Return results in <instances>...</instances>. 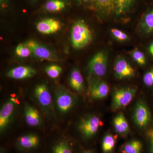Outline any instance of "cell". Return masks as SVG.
I'll list each match as a JSON object with an SVG mask.
<instances>
[{"instance_id":"e575fe53","label":"cell","mask_w":153,"mask_h":153,"mask_svg":"<svg viewBox=\"0 0 153 153\" xmlns=\"http://www.w3.org/2000/svg\"><path fill=\"white\" fill-rule=\"evenodd\" d=\"M32 2H37L38 1H40V0H31Z\"/></svg>"},{"instance_id":"484cf974","label":"cell","mask_w":153,"mask_h":153,"mask_svg":"<svg viewBox=\"0 0 153 153\" xmlns=\"http://www.w3.org/2000/svg\"><path fill=\"white\" fill-rule=\"evenodd\" d=\"M135 0H117V15H120L126 13L131 7Z\"/></svg>"},{"instance_id":"7402d4cb","label":"cell","mask_w":153,"mask_h":153,"mask_svg":"<svg viewBox=\"0 0 153 153\" xmlns=\"http://www.w3.org/2000/svg\"><path fill=\"white\" fill-rule=\"evenodd\" d=\"M52 153H73L72 147L66 140L56 143L52 148Z\"/></svg>"},{"instance_id":"8fae6325","label":"cell","mask_w":153,"mask_h":153,"mask_svg":"<svg viewBox=\"0 0 153 153\" xmlns=\"http://www.w3.org/2000/svg\"><path fill=\"white\" fill-rule=\"evenodd\" d=\"M61 24L59 20L53 18H46L39 21L36 25V29L44 35L54 34L60 30Z\"/></svg>"},{"instance_id":"4fadbf2b","label":"cell","mask_w":153,"mask_h":153,"mask_svg":"<svg viewBox=\"0 0 153 153\" xmlns=\"http://www.w3.org/2000/svg\"><path fill=\"white\" fill-rule=\"evenodd\" d=\"M36 73L35 69L30 66H19L9 70L6 76L11 79H23L33 77Z\"/></svg>"},{"instance_id":"9a60e30c","label":"cell","mask_w":153,"mask_h":153,"mask_svg":"<svg viewBox=\"0 0 153 153\" xmlns=\"http://www.w3.org/2000/svg\"><path fill=\"white\" fill-rule=\"evenodd\" d=\"M40 140L35 134H27L19 137L17 140V146L24 150H30L36 149L39 146Z\"/></svg>"},{"instance_id":"2e32d148","label":"cell","mask_w":153,"mask_h":153,"mask_svg":"<svg viewBox=\"0 0 153 153\" xmlns=\"http://www.w3.org/2000/svg\"><path fill=\"white\" fill-rule=\"evenodd\" d=\"M25 116L26 123L30 126L36 127L42 123V118L38 110L29 105H25Z\"/></svg>"},{"instance_id":"f1b7e54d","label":"cell","mask_w":153,"mask_h":153,"mask_svg":"<svg viewBox=\"0 0 153 153\" xmlns=\"http://www.w3.org/2000/svg\"><path fill=\"white\" fill-rule=\"evenodd\" d=\"M143 81L148 87L153 86V68L145 73L143 77Z\"/></svg>"},{"instance_id":"d6986e66","label":"cell","mask_w":153,"mask_h":153,"mask_svg":"<svg viewBox=\"0 0 153 153\" xmlns=\"http://www.w3.org/2000/svg\"><path fill=\"white\" fill-rule=\"evenodd\" d=\"M113 124L115 131L118 134L125 135L129 131L128 123L123 114H119L115 117Z\"/></svg>"},{"instance_id":"83f0119b","label":"cell","mask_w":153,"mask_h":153,"mask_svg":"<svg viewBox=\"0 0 153 153\" xmlns=\"http://www.w3.org/2000/svg\"><path fill=\"white\" fill-rule=\"evenodd\" d=\"M111 32L113 36L117 41L124 42L128 40L129 37L128 35L119 29L113 28L111 30Z\"/></svg>"},{"instance_id":"7a4b0ae2","label":"cell","mask_w":153,"mask_h":153,"mask_svg":"<svg viewBox=\"0 0 153 153\" xmlns=\"http://www.w3.org/2000/svg\"><path fill=\"white\" fill-rule=\"evenodd\" d=\"M137 92L135 87L121 88L115 89L112 96L111 108L114 111L124 108L131 102Z\"/></svg>"},{"instance_id":"836d02e7","label":"cell","mask_w":153,"mask_h":153,"mask_svg":"<svg viewBox=\"0 0 153 153\" xmlns=\"http://www.w3.org/2000/svg\"><path fill=\"white\" fill-rule=\"evenodd\" d=\"M153 139L152 141V152H153V135L152 136Z\"/></svg>"},{"instance_id":"d6a6232c","label":"cell","mask_w":153,"mask_h":153,"mask_svg":"<svg viewBox=\"0 0 153 153\" xmlns=\"http://www.w3.org/2000/svg\"><path fill=\"white\" fill-rule=\"evenodd\" d=\"M9 100L16 105L17 103H19V101H18V100H17L16 98H15V97H12Z\"/></svg>"},{"instance_id":"f546056e","label":"cell","mask_w":153,"mask_h":153,"mask_svg":"<svg viewBox=\"0 0 153 153\" xmlns=\"http://www.w3.org/2000/svg\"><path fill=\"white\" fill-rule=\"evenodd\" d=\"M10 0H0L1 9L2 10H5L8 8L10 5Z\"/></svg>"},{"instance_id":"5bb4252c","label":"cell","mask_w":153,"mask_h":153,"mask_svg":"<svg viewBox=\"0 0 153 153\" xmlns=\"http://www.w3.org/2000/svg\"><path fill=\"white\" fill-rule=\"evenodd\" d=\"M92 5L95 10L104 15L116 14L117 10V0H95Z\"/></svg>"},{"instance_id":"5b68a950","label":"cell","mask_w":153,"mask_h":153,"mask_svg":"<svg viewBox=\"0 0 153 153\" xmlns=\"http://www.w3.org/2000/svg\"><path fill=\"white\" fill-rule=\"evenodd\" d=\"M108 56L105 51L97 52L91 59L88 70L91 75L101 77L105 74L107 69Z\"/></svg>"},{"instance_id":"6da1fadb","label":"cell","mask_w":153,"mask_h":153,"mask_svg":"<svg viewBox=\"0 0 153 153\" xmlns=\"http://www.w3.org/2000/svg\"><path fill=\"white\" fill-rule=\"evenodd\" d=\"M71 36L73 47L76 49L87 47L93 40L91 31L82 20H78L74 23L71 28Z\"/></svg>"},{"instance_id":"4316f807","label":"cell","mask_w":153,"mask_h":153,"mask_svg":"<svg viewBox=\"0 0 153 153\" xmlns=\"http://www.w3.org/2000/svg\"><path fill=\"white\" fill-rule=\"evenodd\" d=\"M16 54L22 58H27L31 55L32 52L29 47L25 44H19L15 50Z\"/></svg>"},{"instance_id":"cb8c5ba5","label":"cell","mask_w":153,"mask_h":153,"mask_svg":"<svg viewBox=\"0 0 153 153\" xmlns=\"http://www.w3.org/2000/svg\"><path fill=\"white\" fill-rule=\"evenodd\" d=\"M130 55L135 62L140 66H144L146 63V56L139 49H134L131 51Z\"/></svg>"},{"instance_id":"52a82bcc","label":"cell","mask_w":153,"mask_h":153,"mask_svg":"<svg viewBox=\"0 0 153 153\" xmlns=\"http://www.w3.org/2000/svg\"><path fill=\"white\" fill-rule=\"evenodd\" d=\"M109 91V88L106 82L99 78L90 80L89 83V95L94 100H101L105 98Z\"/></svg>"},{"instance_id":"9c48e42d","label":"cell","mask_w":153,"mask_h":153,"mask_svg":"<svg viewBox=\"0 0 153 153\" xmlns=\"http://www.w3.org/2000/svg\"><path fill=\"white\" fill-rule=\"evenodd\" d=\"M114 69L115 75L118 79H128L135 75L134 69L123 57H119L117 59Z\"/></svg>"},{"instance_id":"7c38bea8","label":"cell","mask_w":153,"mask_h":153,"mask_svg":"<svg viewBox=\"0 0 153 153\" xmlns=\"http://www.w3.org/2000/svg\"><path fill=\"white\" fill-rule=\"evenodd\" d=\"M34 96L39 104L44 108H49L52 103V97L46 84L37 85L34 90Z\"/></svg>"},{"instance_id":"e0dca14e","label":"cell","mask_w":153,"mask_h":153,"mask_svg":"<svg viewBox=\"0 0 153 153\" xmlns=\"http://www.w3.org/2000/svg\"><path fill=\"white\" fill-rule=\"evenodd\" d=\"M69 85L71 88L78 92H81L84 89V79L81 72L77 68H74L71 71L69 78Z\"/></svg>"},{"instance_id":"1f68e13d","label":"cell","mask_w":153,"mask_h":153,"mask_svg":"<svg viewBox=\"0 0 153 153\" xmlns=\"http://www.w3.org/2000/svg\"><path fill=\"white\" fill-rule=\"evenodd\" d=\"M149 52L153 57V41L149 47Z\"/></svg>"},{"instance_id":"4dcf8cb0","label":"cell","mask_w":153,"mask_h":153,"mask_svg":"<svg viewBox=\"0 0 153 153\" xmlns=\"http://www.w3.org/2000/svg\"><path fill=\"white\" fill-rule=\"evenodd\" d=\"M73 1L79 4H92L95 0H73Z\"/></svg>"},{"instance_id":"ac0fdd59","label":"cell","mask_w":153,"mask_h":153,"mask_svg":"<svg viewBox=\"0 0 153 153\" xmlns=\"http://www.w3.org/2000/svg\"><path fill=\"white\" fill-rule=\"evenodd\" d=\"M68 3L66 0H47L43 10L49 13H58L66 8Z\"/></svg>"},{"instance_id":"d4e9b609","label":"cell","mask_w":153,"mask_h":153,"mask_svg":"<svg viewBox=\"0 0 153 153\" xmlns=\"http://www.w3.org/2000/svg\"><path fill=\"white\" fill-rule=\"evenodd\" d=\"M46 74L53 79L57 78L62 73V68L58 65L52 64L47 66L45 69Z\"/></svg>"},{"instance_id":"277c9868","label":"cell","mask_w":153,"mask_h":153,"mask_svg":"<svg viewBox=\"0 0 153 153\" xmlns=\"http://www.w3.org/2000/svg\"><path fill=\"white\" fill-rule=\"evenodd\" d=\"M102 124L98 117L95 115H90L81 120L78 124V129L82 136L88 139L96 134Z\"/></svg>"},{"instance_id":"ffe728a7","label":"cell","mask_w":153,"mask_h":153,"mask_svg":"<svg viewBox=\"0 0 153 153\" xmlns=\"http://www.w3.org/2000/svg\"><path fill=\"white\" fill-rule=\"evenodd\" d=\"M140 28L144 33L149 34L153 32V10L147 13L140 23Z\"/></svg>"},{"instance_id":"603a6c76","label":"cell","mask_w":153,"mask_h":153,"mask_svg":"<svg viewBox=\"0 0 153 153\" xmlns=\"http://www.w3.org/2000/svg\"><path fill=\"white\" fill-rule=\"evenodd\" d=\"M116 144L115 137L111 134H107L103 138L102 149L103 153H109L112 152Z\"/></svg>"},{"instance_id":"30bf717a","label":"cell","mask_w":153,"mask_h":153,"mask_svg":"<svg viewBox=\"0 0 153 153\" xmlns=\"http://www.w3.org/2000/svg\"><path fill=\"white\" fill-rule=\"evenodd\" d=\"M16 104L9 100L3 105L0 111V132H4L10 123Z\"/></svg>"},{"instance_id":"3957f363","label":"cell","mask_w":153,"mask_h":153,"mask_svg":"<svg viewBox=\"0 0 153 153\" xmlns=\"http://www.w3.org/2000/svg\"><path fill=\"white\" fill-rule=\"evenodd\" d=\"M56 106L59 112L65 114L69 112L75 105V96L63 87H59L55 94Z\"/></svg>"},{"instance_id":"d590c367","label":"cell","mask_w":153,"mask_h":153,"mask_svg":"<svg viewBox=\"0 0 153 153\" xmlns=\"http://www.w3.org/2000/svg\"><path fill=\"white\" fill-rule=\"evenodd\" d=\"M82 153H92L90 151H86V152H83Z\"/></svg>"},{"instance_id":"44dd1931","label":"cell","mask_w":153,"mask_h":153,"mask_svg":"<svg viewBox=\"0 0 153 153\" xmlns=\"http://www.w3.org/2000/svg\"><path fill=\"white\" fill-rule=\"evenodd\" d=\"M142 149V144L138 140H134L126 143L122 147L123 153H141Z\"/></svg>"},{"instance_id":"8992f818","label":"cell","mask_w":153,"mask_h":153,"mask_svg":"<svg viewBox=\"0 0 153 153\" xmlns=\"http://www.w3.org/2000/svg\"><path fill=\"white\" fill-rule=\"evenodd\" d=\"M135 123L140 128H144L149 123L150 114L147 106L142 100L137 102L133 113Z\"/></svg>"},{"instance_id":"ba28073f","label":"cell","mask_w":153,"mask_h":153,"mask_svg":"<svg viewBox=\"0 0 153 153\" xmlns=\"http://www.w3.org/2000/svg\"><path fill=\"white\" fill-rule=\"evenodd\" d=\"M36 57L41 60L56 61L57 57L47 47L34 40H29L25 43Z\"/></svg>"}]
</instances>
